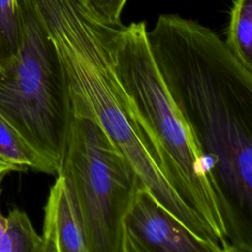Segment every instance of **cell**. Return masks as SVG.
<instances>
[{
	"label": "cell",
	"mask_w": 252,
	"mask_h": 252,
	"mask_svg": "<svg viewBox=\"0 0 252 252\" xmlns=\"http://www.w3.org/2000/svg\"><path fill=\"white\" fill-rule=\"evenodd\" d=\"M149 45L205 157L231 252H252V71L209 28L162 14Z\"/></svg>",
	"instance_id": "6da1fadb"
},
{
	"label": "cell",
	"mask_w": 252,
	"mask_h": 252,
	"mask_svg": "<svg viewBox=\"0 0 252 252\" xmlns=\"http://www.w3.org/2000/svg\"><path fill=\"white\" fill-rule=\"evenodd\" d=\"M32 3L60 57L71 111L96 121L154 198L193 233L217 244L165 178L155 143L138 120L116 74L113 38L120 25L99 20L77 0Z\"/></svg>",
	"instance_id": "7a4b0ae2"
},
{
	"label": "cell",
	"mask_w": 252,
	"mask_h": 252,
	"mask_svg": "<svg viewBox=\"0 0 252 252\" xmlns=\"http://www.w3.org/2000/svg\"><path fill=\"white\" fill-rule=\"evenodd\" d=\"M145 22L120 25L113 38L116 74L134 112L153 139L162 172L204 222L221 252H231L220 200L192 132L171 98L153 57Z\"/></svg>",
	"instance_id": "3957f363"
},
{
	"label": "cell",
	"mask_w": 252,
	"mask_h": 252,
	"mask_svg": "<svg viewBox=\"0 0 252 252\" xmlns=\"http://www.w3.org/2000/svg\"><path fill=\"white\" fill-rule=\"evenodd\" d=\"M19 44L0 71V113L58 170L71 103L57 49L32 0H18Z\"/></svg>",
	"instance_id": "277c9868"
},
{
	"label": "cell",
	"mask_w": 252,
	"mask_h": 252,
	"mask_svg": "<svg viewBox=\"0 0 252 252\" xmlns=\"http://www.w3.org/2000/svg\"><path fill=\"white\" fill-rule=\"evenodd\" d=\"M81 210L89 252H123V219L142 185L124 155L91 117L71 111L56 175Z\"/></svg>",
	"instance_id": "5b68a950"
},
{
	"label": "cell",
	"mask_w": 252,
	"mask_h": 252,
	"mask_svg": "<svg viewBox=\"0 0 252 252\" xmlns=\"http://www.w3.org/2000/svg\"><path fill=\"white\" fill-rule=\"evenodd\" d=\"M123 252H221L188 229L143 185L123 219Z\"/></svg>",
	"instance_id": "8992f818"
},
{
	"label": "cell",
	"mask_w": 252,
	"mask_h": 252,
	"mask_svg": "<svg viewBox=\"0 0 252 252\" xmlns=\"http://www.w3.org/2000/svg\"><path fill=\"white\" fill-rule=\"evenodd\" d=\"M42 252H89L80 207L67 178L57 174L44 206Z\"/></svg>",
	"instance_id": "52a82bcc"
},
{
	"label": "cell",
	"mask_w": 252,
	"mask_h": 252,
	"mask_svg": "<svg viewBox=\"0 0 252 252\" xmlns=\"http://www.w3.org/2000/svg\"><path fill=\"white\" fill-rule=\"evenodd\" d=\"M0 252H42V239L29 216L17 208L0 214Z\"/></svg>",
	"instance_id": "ba28073f"
},
{
	"label": "cell",
	"mask_w": 252,
	"mask_h": 252,
	"mask_svg": "<svg viewBox=\"0 0 252 252\" xmlns=\"http://www.w3.org/2000/svg\"><path fill=\"white\" fill-rule=\"evenodd\" d=\"M0 156L24 169L56 174L55 168L35 152L0 113Z\"/></svg>",
	"instance_id": "9c48e42d"
},
{
	"label": "cell",
	"mask_w": 252,
	"mask_h": 252,
	"mask_svg": "<svg viewBox=\"0 0 252 252\" xmlns=\"http://www.w3.org/2000/svg\"><path fill=\"white\" fill-rule=\"evenodd\" d=\"M224 42L236 59L252 71V0H233Z\"/></svg>",
	"instance_id": "30bf717a"
},
{
	"label": "cell",
	"mask_w": 252,
	"mask_h": 252,
	"mask_svg": "<svg viewBox=\"0 0 252 252\" xmlns=\"http://www.w3.org/2000/svg\"><path fill=\"white\" fill-rule=\"evenodd\" d=\"M19 26L18 0H0V71L17 52Z\"/></svg>",
	"instance_id": "8fae6325"
},
{
	"label": "cell",
	"mask_w": 252,
	"mask_h": 252,
	"mask_svg": "<svg viewBox=\"0 0 252 252\" xmlns=\"http://www.w3.org/2000/svg\"><path fill=\"white\" fill-rule=\"evenodd\" d=\"M86 7L99 20L121 25V13L127 0H85Z\"/></svg>",
	"instance_id": "7c38bea8"
},
{
	"label": "cell",
	"mask_w": 252,
	"mask_h": 252,
	"mask_svg": "<svg viewBox=\"0 0 252 252\" xmlns=\"http://www.w3.org/2000/svg\"><path fill=\"white\" fill-rule=\"evenodd\" d=\"M13 171H24V169L22 167H20L19 165L9 161L8 159H6L5 158H3L2 156H0V195L2 193V182L4 180V178L11 172Z\"/></svg>",
	"instance_id": "4fadbf2b"
},
{
	"label": "cell",
	"mask_w": 252,
	"mask_h": 252,
	"mask_svg": "<svg viewBox=\"0 0 252 252\" xmlns=\"http://www.w3.org/2000/svg\"><path fill=\"white\" fill-rule=\"evenodd\" d=\"M79 3H81L83 6H85L86 7V1L85 0H77ZM87 8V7H86Z\"/></svg>",
	"instance_id": "5bb4252c"
}]
</instances>
